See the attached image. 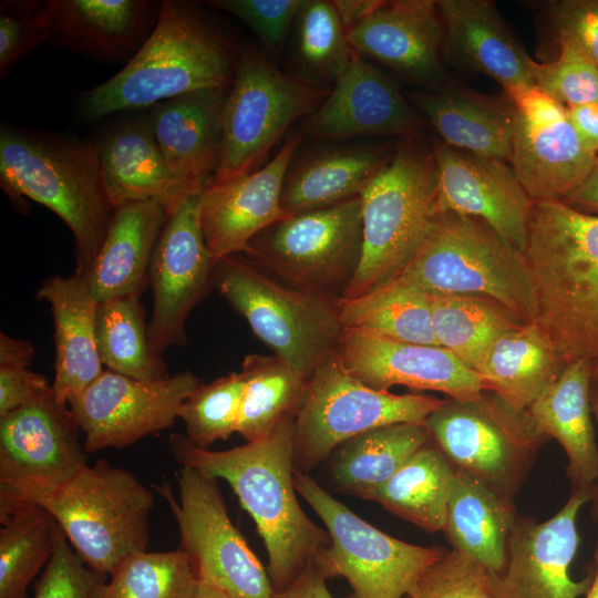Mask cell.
<instances>
[{
    "instance_id": "cell-42",
    "label": "cell",
    "mask_w": 598,
    "mask_h": 598,
    "mask_svg": "<svg viewBox=\"0 0 598 598\" xmlns=\"http://www.w3.org/2000/svg\"><path fill=\"white\" fill-rule=\"evenodd\" d=\"M0 524V598H25L52 556L58 523L42 507L28 506Z\"/></svg>"
},
{
    "instance_id": "cell-56",
    "label": "cell",
    "mask_w": 598,
    "mask_h": 598,
    "mask_svg": "<svg viewBox=\"0 0 598 598\" xmlns=\"http://www.w3.org/2000/svg\"><path fill=\"white\" fill-rule=\"evenodd\" d=\"M384 2V0H333L332 4L348 33L382 7Z\"/></svg>"
},
{
    "instance_id": "cell-19",
    "label": "cell",
    "mask_w": 598,
    "mask_h": 598,
    "mask_svg": "<svg viewBox=\"0 0 598 598\" xmlns=\"http://www.w3.org/2000/svg\"><path fill=\"white\" fill-rule=\"evenodd\" d=\"M512 100L511 166L532 200H561L585 179L598 156L581 143L566 106L536 86Z\"/></svg>"
},
{
    "instance_id": "cell-33",
    "label": "cell",
    "mask_w": 598,
    "mask_h": 598,
    "mask_svg": "<svg viewBox=\"0 0 598 598\" xmlns=\"http://www.w3.org/2000/svg\"><path fill=\"white\" fill-rule=\"evenodd\" d=\"M391 156L388 145L306 153L288 167L281 205L293 215L359 197Z\"/></svg>"
},
{
    "instance_id": "cell-14",
    "label": "cell",
    "mask_w": 598,
    "mask_h": 598,
    "mask_svg": "<svg viewBox=\"0 0 598 598\" xmlns=\"http://www.w3.org/2000/svg\"><path fill=\"white\" fill-rule=\"evenodd\" d=\"M176 477L178 498L167 482L155 489L176 520L178 548L199 579L234 598H274L269 574L233 524L217 480L189 466H181Z\"/></svg>"
},
{
    "instance_id": "cell-36",
    "label": "cell",
    "mask_w": 598,
    "mask_h": 598,
    "mask_svg": "<svg viewBox=\"0 0 598 598\" xmlns=\"http://www.w3.org/2000/svg\"><path fill=\"white\" fill-rule=\"evenodd\" d=\"M430 441L424 423L370 430L338 447L330 465L331 477L341 491L367 499Z\"/></svg>"
},
{
    "instance_id": "cell-11",
    "label": "cell",
    "mask_w": 598,
    "mask_h": 598,
    "mask_svg": "<svg viewBox=\"0 0 598 598\" xmlns=\"http://www.w3.org/2000/svg\"><path fill=\"white\" fill-rule=\"evenodd\" d=\"M446 400L373 389L348 373L333 350L309 379L295 417V467L309 474L340 445L370 430L424 423Z\"/></svg>"
},
{
    "instance_id": "cell-13",
    "label": "cell",
    "mask_w": 598,
    "mask_h": 598,
    "mask_svg": "<svg viewBox=\"0 0 598 598\" xmlns=\"http://www.w3.org/2000/svg\"><path fill=\"white\" fill-rule=\"evenodd\" d=\"M361 254L360 196L293 214L252 238L243 252L289 285L339 299L358 269Z\"/></svg>"
},
{
    "instance_id": "cell-38",
    "label": "cell",
    "mask_w": 598,
    "mask_h": 598,
    "mask_svg": "<svg viewBox=\"0 0 598 598\" xmlns=\"http://www.w3.org/2000/svg\"><path fill=\"white\" fill-rule=\"evenodd\" d=\"M429 295L437 344L451 351L475 372L497 338L526 323L504 306L486 297Z\"/></svg>"
},
{
    "instance_id": "cell-29",
    "label": "cell",
    "mask_w": 598,
    "mask_h": 598,
    "mask_svg": "<svg viewBox=\"0 0 598 598\" xmlns=\"http://www.w3.org/2000/svg\"><path fill=\"white\" fill-rule=\"evenodd\" d=\"M229 87L186 93L151 107L147 120L171 172L177 178L206 187L214 174Z\"/></svg>"
},
{
    "instance_id": "cell-5",
    "label": "cell",
    "mask_w": 598,
    "mask_h": 598,
    "mask_svg": "<svg viewBox=\"0 0 598 598\" xmlns=\"http://www.w3.org/2000/svg\"><path fill=\"white\" fill-rule=\"evenodd\" d=\"M384 285L426 293L482 296L526 323L536 318L523 254L484 220L455 212L435 213L413 257Z\"/></svg>"
},
{
    "instance_id": "cell-40",
    "label": "cell",
    "mask_w": 598,
    "mask_h": 598,
    "mask_svg": "<svg viewBox=\"0 0 598 598\" xmlns=\"http://www.w3.org/2000/svg\"><path fill=\"white\" fill-rule=\"evenodd\" d=\"M95 337L100 360L107 370L145 381L171 377L162 354L151 343L140 297L99 302Z\"/></svg>"
},
{
    "instance_id": "cell-1",
    "label": "cell",
    "mask_w": 598,
    "mask_h": 598,
    "mask_svg": "<svg viewBox=\"0 0 598 598\" xmlns=\"http://www.w3.org/2000/svg\"><path fill=\"white\" fill-rule=\"evenodd\" d=\"M293 422L286 420L262 437L223 451L196 446L184 434L168 437L181 466L221 478L235 492L264 542L275 591L286 588L331 544L328 532L307 516L297 498Z\"/></svg>"
},
{
    "instance_id": "cell-44",
    "label": "cell",
    "mask_w": 598,
    "mask_h": 598,
    "mask_svg": "<svg viewBox=\"0 0 598 598\" xmlns=\"http://www.w3.org/2000/svg\"><path fill=\"white\" fill-rule=\"evenodd\" d=\"M245 379L231 372L210 383H200L182 403L178 419L184 422L185 436L196 446L208 448L237 432Z\"/></svg>"
},
{
    "instance_id": "cell-2",
    "label": "cell",
    "mask_w": 598,
    "mask_h": 598,
    "mask_svg": "<svg viewBox=\"0 0 598 598\" xmlns=\"http://www.w3.org/2000/svg\"><path fill=\"white\" fill-rule=\"evenodd\" d=\"M523 257L534 323L565 364L598 363V216L561 200H533Z\"/></svg>"
},
{
    "instance_id": "cell-35",
    "label": "cell",
    "mask_w": 598,
    "mask_h": 598,
    "mask_svg": "<svg viewBox=\"0 0 598 598\" xmlns=\"http://www.w3.org/2000/svg\"><path fill=\"white\" fill-rule=\"evenodd\" d=\"M565 367L540 329L535 323H524L493 342L477 373L486 391L524 411L559 378Z\"/></svg>"
},
{
    "instance_id": "cell-7",
    "label": "cell",
    "mask_w": 598,
    "mask_h": 598,
    "mask_svg": "<svg viewBox=\"0 0 598 598\" xmlns=\"http://www.w3.org/2000/svg\"><path fill=\"white\" fill-rule=\"evenodd\" d=\"M436 186L433 148L402 143L360 195L362 254L340 299L361 297L406 266L436 213Z\"/></svg>"
},
{
    "instance_id": "cell-43",
    "label": "cell",
    "mask_w": 598,
    "mask_h": 598,
    "mask_svg": "<svg viewBox=\"0 0 598 598\" xmlns=\"http://www.w3.org/2000/svg\"><path fill=\"white\" fill-rule=\"evenodd\" d=\"M199 577L181 548L136 551L113 568L100 598H194Z\"/></svg>"
},
{
    "instance_id": "cell-54",
    "label": "cell",
    "mask_w": 598,
    "mask_h": 598,
    "mask_svg": "<svg viewBox=\"0 0 598 598\" xmlns=\"http://www.w3.org/2000/svg\"><path fill=\"white\" fill-rule=\"evenodd\" d=\"M567 114L584 146L598 156V103L567 106Z\"/></svg>"
},
{
    "instance_id": "cell-21",
    "label": "cell",
    "mask_w": 598,
    "mask_h": 598,
    "mask_svg": "<svg viewBox=\"0 0 598 598\" xmlns=\"http://www.w3.org/2000/svg\"><path fill=\"white\" fill-rule=\"evenodd\" d=\"M433 151L435 212L477 217L523 254L533 200L512 166L443 143L433 146Z\"/></svg>"
},
{
    "instance_id": "cell-53",
    "label": "cell",
    "mask_w": 598,
    "mask_h": 598,
    "mask_svg": "<svg viewBox=\"0 0 598 598\" xmlns=\"http://www.w3.org/2000/svg\"><path fill=\"white\" fill-rule=\"evenodd\" d=\"M326 579L311 561L286 588L276 591L274 598H333Z\"/></svg>"
},
{
    "instance_id": "cell-41",
    "label": "cell",
    "mask_w": 598,
    "mask_h": 598,
    "mask_svg": "<svg viewBox=\"0 0 598 598\" xmlns=\"http://www.w3.org/2000/svg\"><path fill=\"white\" fill-rule=\"evenodd\" d=\"M338 303L343 328L361 329L403 342L439 346L426 292L383 285L354 299H339Z\"/></svg>"
},
{
    "instance_id": "cell-49",
    "label": "cell",
    "mask_w": 598,
    "mask_h": 598,
    "mask_svg": "<svg viewBox=\"0 0 598 598\" xmlns=\"http://www.w3.org/2000/svg\"><path fill=\"white\" fill-rule=\"evenodd\" d=\"M207 4L226 11L246 23L259 38L269 56L277 59L301 0H214Z\"/></svg>"
},
{
    "instance_id": "cell-25",
    "label": "cell",
    "mask_w": 598,
    "mask_h": 598,
    "mask_svg": "<svg viewBox=\"0 0 598 598\" xmlns=\"http://www.w3.org/2000/svg\"><path fill=\"white\" fill-rule=\"evenodd\" d=\"M444 38V22L433 0L385 1L347 33L354 51L431 90L447 80Z\"/></svg>"
},
{
    "instance_id": "cell-46",
    "label": "cell",
    "mask_w": 598,
    "mask_h": 598,
    "mask_svg": "<svg viewBox=\"0 0 598 598\" xmlns=\"http://www.w3.org/2000/svg\"><path fill=\"white\" fill-rule=\"evenodd\" d=\"M558 48L554 61H532L535 86L566 107L598 103V66L568 45Z\"/></svg>"
},
{
    "instance_id": "cell-55",
    "label": "cell",
    "mask_w": 598,
    "mask_h": 598,
    "mask_svg": "<svg viewBox=\"0 0 598 598\" xmlns=\"http://www.w3.org/2000/svg\"><path fill=\"white\" fill-rule=\"evenodd\" d=\"M561 202L582 213H598V159L585 179Z\"/></svg>"
},
{
    "instance_id": "cell-12",
    "label": "cell",
    "mask_w": 598,
    "mask_h": 598,
    "mask_svg": "<svg viewBox=\"0 0 598 598\" xmlns=\"http://www.w3.org/2000/svg\"><path fill=\"white\" fill-rule=\"evenodd\" d=\"M295 486L322 520L331 544L315 559L326 578L342 577L350 598H404L446 551L392 537L372 526L295 468Z\"/></svg>"
},
{
    "instance_id": "cell-27",
    "label": "cell",
    "mask_w": 598,
    "mask_h": 598,
    "mask_svg": "<svg viewBox=\"0 0 598 598\" xmlns=\"http://www.w3.org/2000/svg\"><path fill=\"white\" fill-rule=\"evenodd\" d=\"M103 181L115 207L135 200L161 204L168 215L205 186L177 178L145 118L115 123L95 143Z\"/></svg>"
},
{
    "instance_id": "cell-22",
    "label": "cell",
    "mask_w": 598,
    "mask_h": 598,
    "mask_svg": "<svg viewBox=\"0 0 598 598\" xmlns=\"http://www.w3.org/2000/svg\"><path fill=\"white\" fill-rule=\"evenodd\" d=\"M301 140L300 134L290 135L275 157L259 169L227 184L204 188L199 220L216 264L229 255L245 252L252 238L291 216L281 205V192Z\"/></svg>"
},
{
    "instance_id": "cell-39",
    "label": "cell",
    "mask_w": 598,
    "mask_h": 598,
    "mask_svg": "<svg viewBox=\"0 0 598 598\" xmlns=\"http://www.w3.org/2000/svg\"><path fill=\"white\" fill-rule=\"evenodd\" d=\"M240 372L245 391L236 433L246 442L262 437L283 421L296 417L309 379L275 354L246 355Z\"/></svg>"
},
{
    "instance_id": "cell-23",
    "label": "cell",
    "mask_w": 598,
    "mask_h": 598,
    "mask_svg": "<svg viewBox=\"0 0 598 598\" xmlns=\"http://www.w3.org/2000/svg\"><path fill=\"white\" fill-rule=\"evenodd\" d=\"M425 123L394 83L353 50L346 71L301 125V136L341 140L354 136L415 137Z\"/></svg>"
},
{
    "instance_id": "cell-30",
    "label": "cell",
    "mask_w": 598,
    "mask_h": 598,
    "mask_svg": "<svg viewBox=\"0 0 598 598\" xmlns=\"http://www.w3.org/2000/svg\"><path fill=\"white\" fill-rule=\"evenodd\" d=\"M35 297L51 308L55 342L52 392L68 406L104 371L95 337L99 301L75 272L47 278Z\"/></svg>"
},
{
    "instance_id": "cell-58",
    "label": "cell",
    "mask_w": 598,
    "mask_h": 598,
    "mask_svg": "<svg viewBox=\"0 0 598 598\" xmlns=\"http://www.w3.org/2000/svg\"><path fill=\"white\" fill-rule=\"evenodd\" d=\"M194 598H234L213 585L212 582L199 579V585Z\"/></svg>"
},
{
    "instance_id": "cell-17",
    "label": "cell",
    "mask_w": 598,
    "mask_h": 598,
    "mask_svg": "<svg viewBox=\"0 0 598 598\" xmlns=\"http://www.w3.org/2000/svg\"><path fill=\"white\" fill-rule=\"evenodd\" d=\"M598 487L575 491L549 519L517 515L504 567L487 573L492 598H579L592 576L575 580L570 566L579 545L577 518Z\"/></svg>"
},
{
    "instance_id": "cell-24",
    "label": "cell",
    "mask_w": 598,
    "mask_h": 598,
    "mask_svg": "<svg viewBox=\"0 0 598 598\" xmlns=\"http://www.w3.org/2000/svg\"><path fill=\"white\" fill-rule=\"evenodd\" d=\"M161 2L49 0L42 20L47 43L105 63L132 59L153 31Z\"/></svg>"
},
{
    "instance_id": "cell-60",
    "label": "cell",
    "mask_w": 598,
    "mask_h": 598,
    "mask_svg": "<svg viewBox=\"0 0 598 598\" xmlns=\"http://www.w3.org/2000/svg\"><path fill=\"white\" fill-rule=\"evenodd\" d=\"M596 570L592 575L590 586L585 594V598H598V542L595 553Z\"/></svg>"
},
{
    "instance_id": "cell-6",
    "label": "cell",
    "mask_w": 598,
    "mask_h": 598,
    "mask_svg": "<svg viewBox=\"0 0 598 598\" xmlns=\"http://www.w3.org/2000/svg\"><path fill=\"white\" fill-rule=\"evenodd\" d=\"M214 287L274 354L306 379L343 330L339 298L289 285L243 254L217 261Z\"/></svg>"
},
{
    "instance_id": "cell-10",
    "label": "cell",
    "mask_w": 598,
    "mask_h": 598,
    "mask_svg": "<svg viewBox=\"0 0 598 598\" xmlns=\"http://www.w3.org/2000/svg\"><path fill=\"white\" fill-rule=\"evenodd\" d=\"M424 424L453 468L512 502L549 439L528 410H517L489 391L475 400L447 399Z\"/></svg>"
},
{
    "instance_id": "cell-34",
    "label": "cell",
    "mask_w": 598,
    "mask_h": 598,
    "mask_svg": "<svg viewBox=\"0 0 598 598\" xmlns=\"http://www.w3.org/2000/svg\"><path fill=\"white\" fill-rule=\"evenodd\" d=\"M516 518L514 502L454 468L442 529L453 550L470 557L487 573L499 571Z\"/></svg>"
},
{
    "instance_id": "cell-48",
    "label": "cell",
    "mask_w": 598,
    "mask_h": 598,
    "mask_svg": "<svg viewBox=\"0 0 598 598\" xmlns=\"http://www.w3.org/2000/svg\"><path fill=\"white\" fill-rule=\"evenodd\" d=\"M404 598H492L487 571L470 557L447 550Z\"/></svg>"
},
{
    "instance_id": "cell-8",
    "label": "cell",
    "mask_w": 598,
    "mask_h": 598,
    "mask_svg": "<svg viewBox=\"0 0 598 598\" xmlns=\"http://www.w3.org/2000/svg\"><path fill=\"white\" fill-rule=\"evenodd\" d=\"M40 507L85 565L103 576L147 548L153 493L133 473L105 460L85 465Z\"/></svg>"
},
{
    "instance_id": "cell-26",
    "label": "cell",
    "mask_w": 598,
    "mask_h": 598,
    "mask_svg": "<svg viewBox=\"0 0 598 598\" xmlns=\"http://www.w3.org/2000/svg\"><path fill=\"white\" fill-rule=\"evenodd\" d=\"M444 59L492 78L514 97L533 87L532 59L489 0H437Z\"/></svg>"
},
{
    "instance_id": "cell-47",
    "label": "cell",
    "mask_w": 598,
    "mask_h": 598,
    "mask_svg": "<svg viewBox=\"0 0 598 598\" xmlns=\"http://www.w3.org/2000/svg\"><path fill=\"white\" fill-rule=\"evenodd\" d=\"M105 576L85 565L58 525L54 548L32 598H100Z\"/></svg>"
},
{
    "instance_id": "cell-45",
    "label": "cell",
    "mask_w": 598,
    "mask_h": 598,
    "mask_svg": "<svg viewBox=\"0 0 598 598\" xmlns=\"http://www.w3.org/2000/svg\"><path fill=\"white\" fill-rule=\"evenodd\" d=\"M296 20L301 63L316 76L336 82L348 68L353 49L332 1H302Z\"/></svg>"
},
{
    "instance_id": "cell-16",
    "label": "cell",
    "mask_w": 598,
    "mask_h": 598,
    "mask_svg": "<svg viewBox=\"0 0 598 598\" xmlns=\"http://www.w3.org/2000/svg\"><path fill=\"white\" fill-rule=\"evenodd\" d=\"M200 383L189 370L155 381L104 370L68 406L84 434L85 452L122 448L173 426Z\"/></svg>"
},
{
    "instance_id": "cell-51",
    "label": "cell",
    "mask_w": 598,
    "mask_h": 598,
    "mask_svg": "<svg viewBox=\"0 0 598 598\" xmlns=\"http://www.w3.org/2000/svg\"><path fill=\"white\" fill-rule=\"evenodd\" d=\"M43 1H1L0 76L39 45L47 43Z\"/></svg>"
},
{
    "instance_id": "cell-31",
    "label": "cell",
    "mask_w": 598,
    "mask_h": 598,
    "mask_svg": "<svg viewBox=\"0 0 598 598\" xmlns=\"http://www.w3.org/2000/svg\"><path fill=\"white\" fill-rule=\"evenodd\" d=\"M167 217L166 209L153 200L116 207L97 256L81 276L99 302L141 296L148 285L152 257Z\"/></svg>"
},
{
    "instance_id": "cell-3",
    "label": "cell",
    "mask_w": 598,
    "mask_h": 598,
    "mask_svg": "<svg viewBox=\"0 0 598 598\" xmlns=\"http://www.w3.org/2000/svg\"><path fill=\"white\" fill-rule=\"evenodd\" d=\"M0 183L11 199L34 200L65 223L74 238L75 274L83 277L104 243L116 209L103 181L96 144L1 124Z\"/></svg>"
},
{
    "instance_id": "cell-50",
    "label": "cell",
    "mask_w": 598,
    "mask_h": 598,
    "mask_svg": "<svg viewBox=\"0 0 598 598\" xmlns=\"http://www.w3.org/2000/svg\"><path fill=\"white\" fill-rule=\"evenodd\" d=\"M539 4L557 44L579 51L598 66V0H555Z\"/></svg>"
},
{
    "instance_id": "cell-28",
    "label": "cell",
    "mask_w": 598,
    "mask_h": 598,
    "mask_svg": "<svg viewBox=\"0 0 598 598\" xmlns=\"http://www.w3.org/2000/svg\"><path fill=\"white\" fill-rule=\"evenodd\" d=\"M416 110L442 143L478 156L511 161L515 104L509 95H489L447 80L412 95Z\"/></svg>"
},
{
    "instance_id": "cell-18",
    "label": "cell",
    "mask_w": 598,
    "mask_h": 598,
    "mask_svg": "<svg viewBox=\"0 0 598 598\" xmlns=\"http://www.w3.org/2000/svg\"><path fill=\"white\" fill-rule=\"evenodd\" d=\"M200 194L188 197L168 215L150 266L153 309L148 332L161 354L186 342L187 318L214 287L216 262L200 227Z\"/></svg>"
},
{
    "instance_id": "cell-52",
    "label": "cell",
    "mask_w": 598,
    "mask_h": 598,
    "mask_svg": "<svg viewBox=\"0 0 598 598\" xmlns=\"http://www.w3.org/2000/svg\"><path fill=\"white\" fill-rule=\"evenodd\" d=\"M51 392L47 378L28 367H0V416L38 402Z\"/></svg>"
},
{
    "instance_id": "cell-15",
    "label": "cell",
    "mask_w": 598,
    "mask_h": 598,
    "mask_svg": "<svg viewBox=\"0 0 598 598\" xmlns=\"http://www.w3.org/2000/svg\"><path fill=\"white\" fill-rule=\"evenodd\" d=\"M80 431L53 392L0 416V518L40 506L87 465Z\"/></svg>"
},
{
    "instance_id": "cell-32",
    "label": "cell",
    "mask_w": 598,
    "mask_h": 598,
    "mask_svg": "<svg viewBox=\"0 0 598 598\" xmlns=\"http://www.w3.org/2000/svg\"><path fill=\"white\" fill-rule=\"evenodd\" d=\"M591 370L592 364L584 360L566 364L559 378L528 409L540 432L555 439L565 451L574 492L595 487L598 480Z\"/></svg>"
},
{
    "instance_id": "cell-59",
    "label": "cell",
    "mask_w": 598,
    "mask_h": 598,
    "mask_svg": "<svg viewBox=\"0 0 598 598\" xmlns=\"http://www.w3.org/2000/svg\"><path fill=\"white\" fill-rule=\"evenodd\" d=\"M590 403H591L592 414L598 424V382L592 381L591 390H590ZM594 515L598 519V496L595 498Z\"/></svg>"
},
{
    "instance_id": "cell-57",
    "label": "cell",
    "mask_w": 598,
    "mask_h": 598,
    "mask_svg": "<svg viewBox=\"0 0 598 598\" xmlns=\"http://www.w3.org/2000/svg\"><path fill=\"white\" fill-rule=\"evenodd\" d=\"M35 349L32 342L0 334V367H30Z\"/></svg>"
},
{
    "instance_id": "cell-9",
    "label": "cell",
    "mask_w": 598,
    "mask_h": 598,
    "mask_svg": "<svg viewBox=\"0 0 598 598\" xmlns=\"http://www.w3.org/2000/svg\"><path fill=\"white\" fill-rule=\"evenodd\" d=\"M328 94L308 78L280 71L256 49H244L224 106L218 163L206 186L259 169L289 126Z\"/></svg>"
},
{
    "instance_id": "cell-20",
    "label": "cell",
    "mask_w": 598,
    "mask_h": 598,
    "mask_svg": "<svg viewBox=\"0 0 598 598\" xmlns=\"http://www.w3.org/2000/svg\"><path fill=\"white\" fill-rule=\"evenodd\" d=\"M334 352L348 373L377 390L403 385L441 392L457 401L475 400L486 391L477 372L440 346L343 328Z\"/></svg>"
},
{
    "instance_id": "cell-4",
    "label": "cell",
    "mask_w": 598,
    "mask_h": 598,
    "mask_svg": "<svg viewBox=\"0 0 598 598\" xmlns=\"http://www.w3.org/2000/svg\"><path fill=\"white\" fill-rule=\"evenodd\" d=\"M238 59L194 4L161 1L147 40L120 72L83 94L81 114L96 121L186 93L229 87Z\"/></svg>"
},
{
    "instance_id": "cell-37",
    "label": "cell",
    "mask_w": 598,
    "mask_h": 598,
    "mask_svg": "<svg viewBox=\"0 0 598 598\" xmlns=\"http://www.w3.org/2000/svg\"><path fill=\"white\" fill-rule=\"evenodd\" d=\"M454 468L432 440L368 496L429 533L443 529Z\"/></svg>"
},
{
    "instance_id": "cell-61",
    "label": "cell",
    "mask_w": 598,
    "mask_h": 598,
    "mask_svg": "<svg viewBox=\"0 0 598 598\" xmlns=\"http://www.w3.org/2000/svg\"><path fill=\"white\" fill-rule=\"evenodd\" d=\"M591 377L594 382H598V363L592 365Z\"/></svg>"
}]
</instances>
